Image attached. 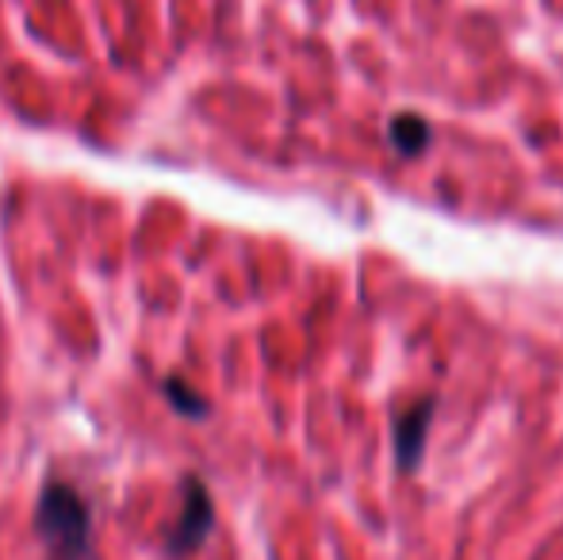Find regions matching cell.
Segmentation results:
<instances>
[{
  "label": "cell",
  "instance_id": "obj_1",
  "mask_svg": "<svg viewBox=\"0 0 563 560\" xmlns=\"http://www.w3.org/2000/svg\"><path fill=\"white\" fill-rule=\"evenodd\" d=\"M35 526L58 560H92V518L69 484H51L38 495Z\"/></svg>",
  "mask_w": 563,
  "mask_h": 560
},
{
  "label": "cell",
  "instance_id": "obj_2",
  "mask_svg": "<svg viewBox=\"0 0 563 560\" xmlns=\"http://www.w3.org/2000/svg\"><path fill=\"white\" fill-rule=\"evenodd\" d=\"M211 526H216V507H211L208 487H203L200 480H188L185 484V507H180L177 526L169 530L165 549H169L173 557L196 553V549L203 546V538L211 534Z\"/></svg>",
  "mask_w": 563,
  "mask_h": 560
},
{
  "label": "cell",
  "instance_id": "obj_4",
  "mask_svg": "<svg viewBox=\"0 0 563 560\" xmlns=\"http://www.w3.org/2000/svg\"><path fill=\"white\" fill-rule=\"evenodd\" d=\"M387 139H391L399 157H415L433 142V128H430V120H422L418 112H399L391 120V128H387Z\"/></svg>",
  "mask_w": 563,
  "mask_h": 560
},
{
  "label": "cell",
  "instance_id": "obj_5",
  "mask_svg": "<svg viewBox=\"0 0 563 560\" xmlns=\"http://www.w3.org/2000/svg\"><path fill=\"white\" fill-rule=\"evenodd\" d=\"M165 392H169V399H173V404H177L185 415H203V411H208V404H203V399H196V392H192V388H185L180 381H165Z\"/></svg>",
  "mask_w": 563,
  "mask_h": 560
},
{
  "label": "cell",
  "instance_id": "obj_3",
  "mask_svg": "<svg viewBox=\"0 0 563 560\" xmlns=\"http://www.w3.org/2000/svg\"><path fill=\"white\" fill-rule=\"evenodd\" d=\"M433 411H438V404L426 396V399H418L410 411H402L399 419H395V461H399L402 472H415L418 464H422Z\"/></svg>",
  "mask_w": 563,
  "mask_h": 560
}]
</instances>
